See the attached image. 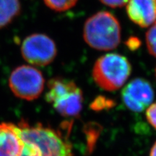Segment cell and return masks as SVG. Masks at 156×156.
Instances as JSON below:
<instances>
[{
  "mask_svg": "<svg viewBox=\"0 0 156 156\" xmlns=\"http://www.w3.org/2000/svg\"><path fill=\"white\" fill-rule=\"evenodd\" d=\"M17 127L23 143L20 156H73L72 145L58 131L41 124L31 126L24 121Z\"/></svg>",
  "mask_w": 156,
  "mask_h": 156,
  "instance_id": "cell-1",
  "label": "cell"
},
{
  "mask_svg": "<svg viewBox=\"0 0 156 156\" xmlns=\"http://www.w3.org/2000/svg\"><path fill=\"white\" fill-rule=\"evenodd\" d=\"M83 36L90 47L102 51L112 50L119 46L121 41L119 22L108 12H98L85 22Z\"/></svg>",
  "mask_w": 156,
  "mask_h": 156,
  "instance_id": "cell-2",
  "label": "cell"
},
{
  "mask_svg": "<svg viewBox=\"0 0 156 156\" xmlns=\"http://www.w3.org/2000/svg\"><path fill=\"white\" fill-rule=\"evenodd\" d=\"M132 73V66L124 56L107 54L95 62L93 68V77L101 89L114 91L122 87Z\"/></svg>",
  "mask_w": 156,
  "mask_h": 156,
  "instance_id": "cell-3",
  "label": "cell"
},
{
  "mask_svg": "<svg viewBox=\"0 0 156 156\" xmlns=\"http://www.w3.org/2000/svg\"><path fill=\"white\" fill-rule=\"evenodd\" d=\"M46 101L64 117H76L83 108V96L81 89L75 82L64 78L50 80Z\"/></svg>",
  "mask_w": 156,
  "mask_h": 156,
  "instance_id": "cell-4",
  "label": "cell"
},
{
  "mask_svg": "<svg viewBox=\"0 0 156 156\" xmlns=\"http://www.w3.org/2000/svg\"><path fill=\"white\" fill-rule=\"evenodd\" d=\"M45 80L36 68L28 65L19 66L12 72L9 85L15 96L27 101L38 98L44 88Z\"/></svg>",
  "mask_w": 156,
  "mask_h": 156,
  "instance_id": "cell-5",
  "label": "cell"
},
{
  "mask_svg": "<svg viewBox=\"0 0 156 156\" xmlns=\"http://www.w3.org/2000/svg\"><path fill=\"white\" fill-rule=\"evenodd\" d=\"M21 54L28 63L44 67L54 61L57 49L51 38L46 35L36 34L24 39L21 46Z\"/></svg>",
  "mask_w": 156,
  "mask_h": 156,
  "instance_id": "cell-6",
  "label": "cell"
},
{
  "mask_svg": "<svg viewBox=\"0 0 156 156\" xmlns=\"http://www.w3.org/2000/svg\"><path fill=\"white\" fill-rule=\"evenodd\" d=\"M122 98L128 109L140 113L151 106L154 99V90L147 80L136 78L122 90Z\"/></svg>",
  "mask_w": 156,
  "mask_h": 156,
  "instance_id": "cell-7",
  "label": "cell"
},
{
  "mask_svg": "<svg viewBox=\"0 0 156 156\" xmlns=\"http://www.w3.org/2000/svg\"><path fill=\"white\" fill-rule=\"evenodd\" d=\"M126 12L132 22L146 28L156 21V0H129Z\"/></svg>",
  "mask_w": 156,
  "mask_h": 156,
  "instance_id": "cell-8",
  "label": "cell"
},
{
  "mask_svg": "<svg viewBox=\"0 0 156 156\" xmlns=\"http://www.w3.org/2000/svg\"><path fill=\"white\" fill-rule=\"evenodd\" d=\"M23 147L17 125L12 123H1L0 156H20Z\"/></svg>",
  "mask_w": 156,
  "mask_h": 156,
  "instance_id": "cell-9",
  "label": "cell"
},
{
  "mask_svg": "<svg viewBox=\"0 0 156 156\" xmlns=\"http://www.w3.org/2000/svg\"><path fill=\"white\" fill-rule=\"evenodd\" d=\"M19 0H0V29L7 26L20 12Z\"/></svg>",
  "mask_w": 156,
  "mask_h": 156,
  "instance_id": "cell-10",
  "label": "cell"
},
{
  "mask_svg": "<svg viewBox=\"0 0 156 156\" xmlns=\"http://www.w3.org/2000/svg\"><path fill=\"white\" fill-rule=\"evenodd\" d=\"M45 4L53 10L62 12L71 9L77 0H44Z\"/></svg>",
  "mask_w": 156,
  "mask_h": 156,
  "instance_id": "cell-11",
  "label": "cell"
},
{
  "mask_svg": "<svg viewBox=\"0 0 156 156\" xmlns=\"http://www.w3.org/2000/svg\"><path fill=\"white\" fill-rule=\"evenodd\" d=\"M146 44L150 54L156 57V22L146 34Z\"/></svg>",
  "mask_w": 156,
  "mask_h": 156,
  "instance_id": "cell-12",
  "label": "cell"
},
{
  "mask_svg": "<svg viewBox=\"0 0 156 156\" xmlns=\"http://www.w3.org/2000/svg\"><path fill=\"white\" fill-rule=\"evenodd\" d=\"M114 106V102L106 97L98 96L90 104V108L94 111H102L109 109Z\"/></svg>",
  "mask_w": 156,
  "mask_h": 156,
  "instance_id": "cell-13",
  "label": "cell"
},
{
  "mask_svg": "<svg viewBox=\"0 0 156 156\" xmlns=\"http://www.w3.org/2000/svg\"><path fill=\"white\" fill-rule=\"evenodd\" d=\"M146 118L151 125L156 129V103L148 106L146 111Z\"/></svg>",
  "mask_w": 156,
  "mask_h": 156,
  "instance_id": "cell-14",
  "label": "cell"
},
{
  "mask_svg": "<svg viewBox=\"0 0 156 156\" xmlns=\"http://www.w3.org/2000/svg\"><path fill=\"white\" fill-rule=\"evenodd\" d=\"M101 2L108 7L116 8L123 7L128 2L129 0H100Z\"/></svg>",
  "mask_w": 156,
  "mask_h": 156,
  "instance_id": "cell-15",
  "label": "cell"
},
{
  "mask_svg": "<svg viewBox=\"0 0 156 156\" xmlns=\"http://www.w3.org/2000/svg\"><path fill=\"white\" fill-rule=\"evenodd\" d=\"M150 156H156V142L151 148V153H150Z\"/></svg>",
  "mask_w": 156,
  "mask_h": 156,
  "instance_id": "cell-16",
  "label": "cell"
},
{
  "mask_svg": "<svg viewBox=\"0 0 156 156\" xmlns=\"http://www.w3.org/2000/svg\"><path fill=\"white\" fill-rule=\"evenodd\" d=\"M155 76H156V69H155Z\"/></svg>",
  "mask_w": 156,
  "mask_h": 156,
  "instance_id": "cell-17",
  "label": "cell"
}]
</instances>
